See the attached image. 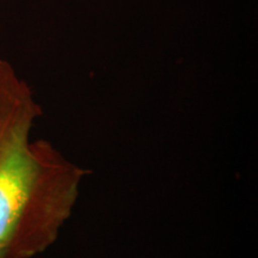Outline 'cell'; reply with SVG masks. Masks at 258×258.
I'll use <instances>...</instances> for the list:
<instances>
[{"label": "cell", "instance_id": "cell-1", "mask_svg": "<svg viewBox=\"0 0 258 258\" xmlns=\"http://www.w3.org/2000/svg\"><path fill=\"white\" fill-rule=\"evenodd\" d=\"M31 90L0 60V258H32L55 243L89 171L44 139Z\"/></svg>", "mask_w": 258, "mask_h": 258}]
</instances>
